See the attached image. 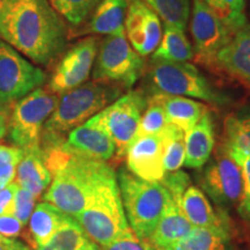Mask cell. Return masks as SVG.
Wrapping results in <instances>:
<instances>
[{
    "label": "cell",
    "mask_w": 250,
    "mask_h": 250,
    "mask_svg": "<svg viewBox=\"0 0 250 250\" xmlns=\"http://www.w3.org/2000/svg\"><path fill=\"white\" fill-rule=\"evenodd\" d=\"M118 187L131 229L148 243L160 220L168 193L159 182H148L129 170L118 171Z\"/></svg>",
    "instance_id": "277c9868"
},
{
    "label": "cell",
    "mask_w": 250,
    "mask_h": 250,
    "mask_svg": "<svg viewBox=\"0 0 250 250\" xmlns=\"http://www.w3.org/2000/svg\"><path fill=\"white\" fill-rule=\"evenodd\" d=\"M34 250H102L89 239L80 224L67 215L55 235L45 245Z\"/></svg>",
    "instance_id": "484cf974"
},
{
    "label": "cell",
    "mask_w": 250,
    "mask_h": 250,
    "mask_svg": "<svg viewBox=\"0 0 250 250\" xmlns=\"http://www.w3.org/2000/svg\"><path fill=\"white\" fill-rule=\"evenodd\" d=\"M125 36L142 57L155 51L162 37L160 18L144 0H127Z\"/></svg>",
    "instance_id": "5bb4252c"
},
{
    "label": "cell",
    "mask_w": 250,
    "mask_h": 250,
    "mask_svg": "<svg viewBox=\"0 0 250 250\" xmlns=\"http://www.w3.org/2000/svg\"><path fill=\"white\" fill-rule=\"evenodd\" d=\"M167 124L168 122L166 118L164 108L159 103L147 99V105H146L142 118H140L136 137L159 134Z\"/></svg>",
    "instance_id": "836d02e7"
},
{
    "label": "cell",
    "mask_w": 250,
    "mask_h": 250,
    "mask_svg": "<svg viewBox=\"0 0 250 250\" xmlns=\"http://www.w3.org/2000/svg\"><path fill=\"white\" fill-rule=\"evenodd\" d=\"M58 14L73 28L88 20L102 0H49Z\"/></svg>",
    "instance_id": "4dcf8cb0"
},
{
    "label": "cell",
    "mask_w": 250,
    "mask_h": 250,
    "mask_svg": "<svg viewBox=\"0 0 250 250\" xmlns=\"http://www.w3.org/2000/svg\"><path fill=\"white\" fill-rule=\"evenodd\" d=\"M67 215L48 202L37 204L28 221L29 228L26 235V240L33 249L45 245L55 235Z\"/></svg>",
    "instance_id": "603a6c76"
},
{
    "label": "cell",
    "mask_w": 250,
    "mask_h": 250,
    "mask_svg": "<svg viewBox=\"0 0 250 250\" xmlns=\"http://www.w3.org/2000/svg\"><path fill=\"white\" fill-rule=\"evenodd\" d=\"M45 80L44 71L0 40V102H17L40 88Z\"/></svg>",
    "instance_id": "8fae6325"
},
{
    "label": "cell",
    "mask_w": 250,
    "mask_h": 250,
    "mask_svg": "<svg viewBox=\"0 0 250 250\" xmlns=\"http://www.w3.org/2000/svg\"><path fill=\"white\" fill-rule=\"evenodd\" d=\"M125 155L127 169L134 176L148 182H160L165 176L160 134L134 137Z\"/></svg>",
    "instance_id": "9a60e30c"
},
{
    "label": "cell",
    "mask_w": 250,
    "mask_h": 250,
    "mask_svg": "<svg viewBox=\"0 0 250 250\" xmlns=\"http://www.w3.org/2000/svg\"><path fill=\"white\" fill-rule=\"evenodd\" d=\"M64 146L76 154L105 162L116 153L110 136L90 118L67 133Z\"/></svg>",
    "instance_id": "e0dca14e"
},
{
    "label": "cell",
    "mask_w": 250,
    "mask_h": 250,
    "mask_svg": "<svg viewBox=\"0 0 250 250\" xmlns=\"http://www.w3.org/2000/svg\"><path fill=\"white\" fill-rule=\"evenodd\" d=\"M181 208L195 227L228 228V225L220 215L215 214L208 199L198 188L190 186L181 199Z\"/></svg>",
    "instance_id": "cb8c5ba5"
},
{
    "label": "cell",
    "mask_w": 250,
    "mask_h": 250,
    "mask_svg": "<svg viewBox=\"0 0 250 250\" xmlns=\"http://www.w3.org/2000/svg\"><path fill=\"white\" fill-rule=\"evenodd\" d=\"M62 142L40 143L52 181L43 199L76 218L98 192L116 181L115 171L105 161L94 160L68 151Z\"/></svg>",
    "instance_id": "7a4b0ae2"
},
{
    "label": "cell",
    "mask_w": 250,
    "mask_h": 250,
    "mask_svg": "<svg viewBox=\"0 0 250 250\" xmlns=\"http://www.w3.org/2000/svg\"><path fill=\"white\" fill-rule=\"evenodd\" d=\"M74 219L89 239L101 248L129 229L117 180L103 187L89 205Z\"/></svg>",
    "instance_id": "8992f818"
},
{
    "label": "cell",
    "mask_w": 250,
    "mask_h": 250,
    "mask_svg": "<svg viewBox=\"0 0 250 250\" xmlns=\"http://www.w3.org/2000/svg\"><path fill=\"white\" fill-rule=\"evenodd\" d=\"M159 183L165 188L170 198L181 204L184 191L190 187V177L188 176L187 173L179 169L166 173Z\"/></svg>",
    "instance_id": "d590c367"
},
{
    "label": "cell",
    "mask_w": 250,
    "mask_h": 250,
    "mask_svg": "<svg viewBox=\"0 0 250 250\" xmlns=\"http://www.w3.org/2000/svg\"><path fill=\"white\" fill-rule=\"evenodd\" d=\"M102 250H153L149 243L140 240L136 233L131 229L125 230L123 234L116 237L114 241L101 248Z\"/></svg>",
    "instance_id": "74e56055"
},
{
    "label": "cell",
    "mask_w": 250,
    "mask_h": 250,
    "mask_svg": "<svg viewBox=\"0 0 250 250\" xmlns=\"http://www.w3.org/2000/svg\"><path fill=\"white\" fill-rule=\"evenodd\" d=\"M22 154V149L17 146L0 145V182L4 186L13 182Z\"/></svg>",
    "instance_id": "e575fe53"
},
{
    "label": "cell",
    "mask_w": 250,
    "mask_h": 250,
    "mask_svg": "<svg viewBox=\"0 0 250 250\" xmlns=\"http://www.w3.org/2000/svg\"><path fill=\"white\" fill-rule=\"evenodd\" d=\"M226 148L230 156H232L234 160L237 162V165L240 166L242 173V196L236 208L237 213L240 214V217H241L243 220L250 224V154L242 151H239V149L236 148L228 147V146H226Z\"/></svg>",
    "instance_id": "d6a6232c"
},
{
    "label": "cell",
    "mask_w": 250,
    "mask_h": 250,
    "mask_svg": "<svg viewBox=\"0 0 250 250\" xmlns=\"http://www.w3.org/2000/svg\"><path fill=\"white\" fill-rule=\"evenodd\" d=\"M184 145L186 167L199 169L208 161L214 149V125L210 110L184 133Z\"/></svg>",
    "instance_id": "d6986e66"
},
{
    "label": "cell",
    "mask_w": 250,
    "mask_h": 250,
    "mask_svg": "<svg viewBox=\"0 0 250 250\" xmlns=\"http://www.w3.org/2000/svg\"><path fill=\"white\" fill-rule=\"evenodd\" d=\"M147 105V98L139 90L121 95L90 120L107 132L116 147L118 159L125 155L138 131L142 115Z\"/></svg>",
    "instance_id": "9c48e42d"
},
{
    "label": "cell",
    "mask_w": 250,
    "mask_h": 250,
    "mask_svg": "<svg viewBox=\"0 0 250 250\" xmlns=\"http://www.w3.org/2000/svg\"><path fill=\"white\" fill-rule=\"evenodd\" d=\"M127 0H102L94 9L80 35H125L124 22Z\"/></svg>",
    "instance_id": "44dd1931"
},
{
    "label": "cell",
    "mask_w": 250,
    "mask_h": 250,
    "mask_svg": "<svg viewBox=\"0 0 250 250\" xmlns=\"http://www.w3.org/2000/svg\"><path fill=\"white\" fill-rule=\"evenodd\" d=\"M36 198L33 193L28 191L26 189H22L19 187L14 196V206H13V213L18 220L21 221L23 226H26L29 221L30 215L33 213L34 208H35Z\"/></svg>",
    "instance_id": "8d00e7d4"
},
{
    "label": "cell",
    "mask_w": 250,
    "mask_h": 250,
    "mask_svg": "<svg viewBox=\"0 0 250 250\" xmlns=\"http://www.w3.org/2000/svg\"><path fill=\"white\" fill-rule=\"evenodd\" d=\"M213 71L223 72L250 89V24L240 28L218 52Z\"/></svg>",
    "instance_id": "2e32d148"
},
{
    "label": "cell",
    "mask_w": 250,
    "mask_h": 250,
    "mask_svg": "<svg viewBox=\"0 0 250 250\" xmlns=\"http://www.w3.org/2000/svg\"><path fill=\"white\" fill-rule=\"evenodd\" d=\"M164 250H236L228 228L195 227L183 240Z\"/></svg>",
    "instance_id": "d4e9b609"
},
{
    "label": "cell",
    "mask_w": 250,
    "mask_h": 250,
    "mask_svg": "<svg viewBox=\"0 0 250 250\" xmlns=\"http://www.w3.org/2000/svg\"><path fill=\"white\" fill-rule=\"evenodd\" d=\"M165 24L186 30L190 15V0H144Z\"/></svg>",
    "instance_id": "f1b7e54d"
},
{
    "label": "cell",
    "mask_w": 250,
    "mask_h": 250,
    "mask_svg": "<svg viewBox=\"0 0 250 250\" xmlns=\"http://www.w3.org/2000/svg\"><path fill=\"white\" fill-rule=\"evenodd\" d=\"M58 100V94L40 87L17 101L8 120L11 143L21 149L40 145L43 127L57 107Z\"/></svg>",
    "instance_id": "ba28073f"
},
{
    "label": "cell",
    "mask_w": 250,
    "mask_h": 250,
    "mask_svg": "<svg viewBox=\"0 0 250 250\" xmlns=\"http://www.w3.org/2000/svg\"><path fill=\"white\" fill-rule=\"evenodd\" d=\"M23 225L14 215H0V235L5 237H18L22 235Z\"/></svg>",
    "instance_id": "f35d334b"
},
{
    "label": "cell",
    "mask_w": 250,
    "mask_h": 250,
    "mask_svg": "<svg viewBox=\"0 0 250 250\" xmlns=\"http://www.w3.org/2000/svg\"><path fill=\"white\" fill-rule=\"evenodd\" d=\"M202 1L233 33L248 23L245 13L246 0H202Z\"/></svg>",
    "instance_id": "f546056e"
},
{
    "label": "cell",
    "mask_w": 250,
    "mask_h": 250,
    "mask_svg": "<svg viewBox=\"0 0 250 250\" xmlns=\"http://www.w3.org/2000/svg\"><path fill=\"white\" fill-rule=\"evenodd\" d=\"M8 111H0V139L6 136L8 131Z\"/></svg>",
    "instance_id": "b9f144b4"
},
{
    "label": "cell",
    "mask_w": 250,
    "mask_h": 250,
    "mask_svg": "<svg viewBox=\"0 0 250 250\" xmlns=\"http://www.w3.org/2000/svg\"><path fill=\"white\" fill-rule=\"evenodd\" d=\"M0 111H8V104L0 102Z\"/></svg>",
    "instance_id": "7bdbcfd3"
},
{
    "label": "cell",
    "mask_w": 250,
    "mask_h": 250,
    "mask_svg": "<svg viewBox=\"0 0 250 250\" xmlns=\"http://www.w3.org/2000/svg\"><path fill=\"white\" fill-rule=\"evenodd\" d=\"M0 40L35 64L51 66L66 50L68 28L49 0H1Z\"/></svg>",
    "instance_id": "6da1fadb"
},
{
    "label": "cell",
    "mask_w": 250,
    "mask_h": 250,
    "mask_svg": "<svg viewBox=\"0 0 250 250\" xmlns=\"http://www.w3.org/2000/svg\"><path fill=\"white\" fill-rule=\"evenodd\" d=\"M123 90L114 83L94 80L61 94L57 107L45 122L41 139L65 140L70 131L116 101Z\"/></svg>",
    "instance_id": "3957f363"
},
{
    "label": "cell",
    "mask_w": 250,
    "mask_h": 250,
    "mask_svg": "<svg viewBox=\"0 0 250 250\" xmlns=\"http://www.w3.org/2000/svg\"><path fill=\"white\" fill-rule=\"evenodd\" d=\"M147 99L159 103L164 108L168 123L180 127L184 132L191 129L203 115L210 110L204 103L197 102L186 96L153 92Z\"/></svg>",
    "instance_id": "7402d4cb"
},
{
    "label": "cell",
    "mask_w": 250,
    "mask_h": 250,
    "mask_svg": "<svg viewBox=\"0 0 250 250\" xmlns=\"http://www.w3.org/2000/svg\"><path fill=\"white\" fill-rule=\"evenodd\" d=\"M147 77L154 92L189 96L214 105L229 102V99L214 88L204 74L190 62L152 58L147 67Z\"/></svg>",
    "instance_id": "5b68a950"
},
{
    "label": "cell",
    "mask_w": 250,
    "mask_h": 250,
    "mask_svg": "<svg viewBox=\"0 0 250 250\" xmlns=\"http://www.w3.org/2000/svg\"><path fill=\"white\" fill-rule=\"evenodd\" d=\"M5 187H6V186H4V184H2L1 182H0V190H1V189H4Z\"/></svg>",
    "instance_id": "f6af8a7d"
},
{
    "label": "cell",
    "mask_w": 250,
    "mask_h": 250,
    "mask_svg": "<svg viewBox=\"0 0 250 250\" xmlns=\"http://www.w3.org/2000/svg\"><path fill=\"white\" fill-rule=\"evenodd\" d=\"M153 59L170 62H188L193 58V48L183 29L165 24L164 34Z\"/></svg>",
    "instance_id": "4316f807"
},
{
    "label": "cell",
    "mask_w": 250,
    "mask_h": 250,
    "mask_svg": "<svg viewBox=\"0 0 250 250\" xmlns=\"http://www.w3.org/2000/svg\"><path fill=\"white\" fill-rule=\"evenodd\" d=\"M206 164L204 171L199 175L203 190L219 208H237L242 196V173L226 146L221 144Z\"/></svg>",
    "instance_id": "30bf717a"
},
{
    "label": "cell",
    "mask_w": 250,
    "mask_h": 250,
    "mask_svg": "<svg viewBox=\"0 0 250 250\" xmlns=\"http://www.w3.org/2000/svg\"><path fill=\"white\" fill-rule=\"evenodd\" d=\"M23 154L17 167V183L35 197L48 189L52 175L45 165L44 155L40 145L22 148Z\"/></svg>",
    "instance_id": "ffe728a7"
},
{
    "label": "cell",
    "mask_w": 250,
    "mask_h": 250,
    "mask_svg": "<svg viewBox=\"0 0 250 250\" xmlns=\"http://www.w3.org/2000/svg\"><path fill=\"white\" fill-rule=\"evenodd\" d=\"M0 250H31V248L15 237H8L5 241H0Z\"/></svg>",
    "instance_id": "60d3db41"
},
{
    "label": "cell",
    "mask_w": 250,
    "mask_h": 250,
    "mask_svg": "<svg viewBox=\"0 0 250 250\" xmlns=\"http://www.w3.org/2000/svg\"><path fill=\"white\" fill-rule=\"evenodd\" d=\"M159 134L161 137L162 160L166 173L179 170L186 159L184 131L168 123Z\"/></svg>",
    "instance_id": "83f0119b"
},
{
    "label": "cell",
    "mask_w": 250,
    "mask_h": 250,
    "mask_svg": "<svg viewBox=\"0 0 250 250\" xmlns=\"http://www.w3.org/2000/svg\"><path fill=\"white\" fill-rule=\"evenodd\" d=\"M145 61L130 45L125 35L101 40L92 71L93 80L130 89L145 71Z\"/></svg>",
    "instance_id": "52a82bcc"
},
{
    "label": "cell",
    "mask_w": 250,
    "mask_h": 250,
    "mask_svg": "<svg viewBox=\"0 0 250 250\" xmlns=\"http://www.w3.org/2000/svg\"><path fill=\"white\" fill-rule=\"evenodd\" d=\"M6 239H8V237H5V236H2V235H0V241H5Z\"/></svg>",
    "instance_id": "ee69618b"
},
{
    "label": "cell",
    "mask_w": 250,
    "mask_h": 250,
    "mask_svg": "<svg viewBox=\"0 0 250 250\" xmlns=\"http://www.w3.org/2000/svg\"><path fill=\"white\" fill-rule=\"evenodd\" d=\"M100 42L98 36H89L66 50L59 58L46 89L61 95L85 83L93 71Z\"/></svg>",
    "instance_id": "4fadbf2b"
},
{
    "label": "cell",
    "mask_w": 250,
    "mask_h": 250,
    "mask_svg": "<svg viewBox=\"0 0 250 250\" xmlns=\"http://www.w3.org/2000/svg\"><path fill=\"white\" fill-rule=\"evenodd\" d=\"M224 144L250 154V115H229L224 123Z\"/></svg>",
    "instance_id": "1f68e13d"
},
{
    "label": "cell",
    "mask_w": 250,
    "mask_h": 250,
    "mask_svg": "<svg viewBox=\"0 0 250 250\" xmlns=\"http://www.w3.org/2000/svg\"><path fill=\"white\" fill-rule=\"evenodd\" d=\"M19 187L20 186L17 182H12L0 190V215H12L13 213L14 196Z\"/></svg>",
    "instance_id": "ab89813d"
},
{
    "label": "cell",
    "mask_w": 250,
    "mask_h": 250,
    "mask_svg": "<svg viewBox=\"0 0 250 250\" xmlns=\"http://www.w3.org/2000/svg\"><path fill=\"white\" fill-rule=\"evenodd\" d=\"M193 228L195 226L186 217L181 204L168 195L160 220L148 243L153 250H164L187 237Z\"/></svg>",
    "instance_id": "ac0fdd59"
},
{
    "label": "cell",
    "mask_w": 250,
    "mask_h": 250,
    "mask_svg": "<svg viewBox=\"0 0 250 250\" xmlns=\"http://www.w3.org/2000/svg\"><path fill=\"white\" fill-rule=\"evenodd\" d=\"M190 31L195 61L213 70L218 52L232 39L234 33L202 0H193Z\"/></svg>",
    "instance_id": "7c38bea8"
},
{
    "label": "cell",
    "mask_w": 250,
    "mask_h": 250,
    "mask_svg": "<svg viewBox=\"0 0 250 250\" xmlns=\"http://www.w3.org/2000/svg\"><path fill=\"white\" fill-rule=\"evenodd\" d=\"M0 1H1V0H0Z\"/></svg>",
    "instance_id": "bcb514c9"
}]
</instances>
